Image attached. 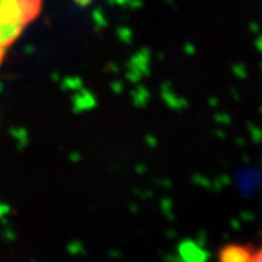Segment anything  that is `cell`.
Listing matches in <instances>:
<instances>
[{
    "mask_svg": "<svg viewBox=\"0 0 262 262\" xmlns=\"http://www.w3.org/2000/svg\"><path fill=\"white\" fill-rule=\"evenodd\" d=\"M253 246L232 244L226 245L219 253V262H251L253 256Z\"/></svg>",
    "mask_w": 262,
    "mask_h": 262,
    "instance_id": "1",
    "label": "cell"
},
{
    "mask_svg": "<svg viewBox=\"0 0 262 262\" xmlns=\"http://www.w3.org/2000/svg\"><path fill=\"white\" fill-rule=\"evenodd\" d=\"M251 262H262V245L259 248H255L253 249V256Z\"/></svg>",
    "mask_w": 262,
    "mask_h": 262,
    "instance_id": "2",
    "label": "cell"
},
{
    "mask_svg": "<svg viewBox=\"0 0 262 262\" xmlns=\"http://www.w3.org/2000/svg\"><path fill=\"white\" fill-rule=\"evenodd\" d=\"M2 57H3V47H0V61H2Z\"/></svg>",
    "mask_w": 262,
    "mask_h": 262,
    "instance_id": "3",
    "label": "cell"
}]
</instances>
